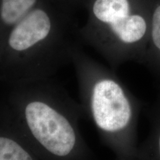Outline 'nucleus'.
<instances>
[{"mask_svg": "<svg viewBox=\"0 0 160 160\" xmlns=\"http://www.w3.org/2000/svg\"><path fill=\"white\" fill-rule=\"evenodd\" d=\"M151 116V125L145 147L160 160V95Z\"/></svg>", "mask_w": 160, "mask_h": 160, "instance_id": "nucleus-6", "label": "nucleus"}, {"mask_svg": "<svg viewBox=\"0 0 160 160\" xmlns=\"http://www.w3.org/2000/svg\"><path fill=\"white\" fill-rule=\"evenodd\" d=\"M74 63L81 105L101 139L123 159L137 152L142 103L116 74L76 48Z\"/></svg>", "mask_w": 160, "mask_h": 160, "instance_id": "nucleus-2", "label": "nucleus"}, {"mask_svg": "<svg viewBox=\"0 0 160 160\" xmlns=\"http://www.w3.org/2000/svg\"><path fill=\"white\" fill-rule=\"evenodd\" d=\"M143 65L160 85V0H151V27Z\"/></svg>", "mask_w": 160, "mask_h": 160, "instance_id": "nucleus-4", "label": "nucleus"}, {"mask_svg": "<svg viewBox=\"0 0 160 160\" xmlns=\"http://www.w3.org/2000/svg\"><path fill=\"white\" fill-rule=\"evenodd\" d=\"M51 79L16 85V126L41 160H90L82 107Z\"/></svg>", "mask_w": 160, "mask_h": 160, "instance_id": "nucleus-1", "label": "nucleus"}, {"mask_svg": "<svg viewBox=\"0 0 160 160\" xmlns=\"http://www.w3.org/2000/svg\"><path fill=\"white\" fill-rule=\"evenodd\" d=\"M151 17V0H91L81 33L116 71L128 62L143 64Z\"/></svg>", "mask_w": 160, "mask_h": 160, "instance_id": "nucleus-3", "label": "nucleus"}, {"mask_svg": "<svg viewBox=\"0 0 160 160\" xmlns=\"http://www.w3.org/2000/svg\"><path fill=\"white\" fill-rule=\"evenodd\" d=\"M39 5V0H2L0 18L4 25L12 28Z\"/></svg>", "mask_w": 160, "mask_h": 160, "instance_id": "nucleus-5", "label": "nucleus"}]
</instances>
